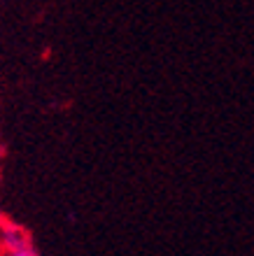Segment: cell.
<instances>
[{
    "label": "cell",
    "mask_w": 254,
    "mask_h": 256,
    "mask_svg": "<svg viewBox=\"0 0 254 256\" xmlns=\"http://www.w3.org/2000/svg\"><path fill=\"white\" fill-rule=\"evenodd\" d=\"M5 256H38V252L33 250V244L28 242V244H24V247H19V250H12V252H7Z\"/></svg>",
    "instance_id": "cell-2"
},
{
    "label": "cell",
    "mask_w": 254,
    "mask_h": 256,
    "mask_svg": "<svg viewBox=\"0 0 254 256\" xmlns=\"http://www.w3.org/2000/svg\"><path fill=\"white\" fill-rule=\"evenodd\" d=\"M28 236L19 226H14V224H0V250L5 252H12V250H19L24 244H28Z\"/></svg>",
    "instance_id": "cell-1"
}]
</instances>
